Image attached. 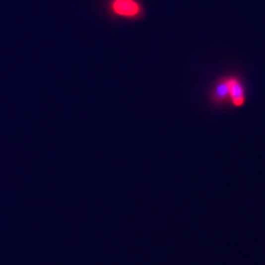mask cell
<instances>
[{
  "label": "cell",
  "mask_w": 265,
  "mask_h": 265,
  "mask_svg": "<svg viewBox=\"0 0 265 265\" xmlns=\"http://www.w3.org/2000/svg\"><path fill=\"white\" fill-rule=\"evenodd\" d=\"M111 9L117 16L132 18L140 12L139 3L135 0H113Z\"/></svg>",
  "instance_id": "cell-1"
},
{
  "label": "cell",
  "mask_w": 265,
  "mask_h": 265,
  "mask_svg": "<svg viewBox=\"0 0 265 265\" xmlns=\"http://www.w3.org/2000/svg\"><path fill=\"white\" fill-rule=\"evenodd\" d=\"M228 87H229V95L231 97L233 104L235 106H241L244 103V91L243 87L238 80L235 78H229Z\"/></svg>",
  "instance_id": "cell-2"
},
{
  "label": "cell",
  "mask_w": 265,
  "mask_h": 265,
  "mask_svg": "<svg viewBox=\"0 0 265 265\" xmlns=\"http://www.w3.org/2000/svg\"><path fill=\"white\" fill-rule=\"evenodd\" d=\"M217 94L219 97H224L225 95L229 94V87H228V82L225 81L217 87Z\"/></svg>",
  "instance_id": "cell-3"
}]
</instances>
